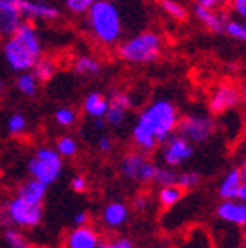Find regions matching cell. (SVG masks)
I'll use <instances>...</instances> for the list:
<instances>
[{
	"label": "cell",
	"mask_w": 246,
	"mask_h": 248,
	"mask_svg": "<svg viewBox=\"0 0 246 248\" xmlns=\"http://www.w3.org/2000/svg\"><path fill=\"white\" fill-rule=\"evenodd\" d=\"M180 122V113L172 100L160 97L152 100L138 115L132 127V141L138 150L148 153L172 136Z\"/></svg>",
	"instance_id": "cell-1"
},
{
	"label": "cell",
	"mask_w": 246,
	"mask_h": 248,
	"mask_svg": "<svg viewBox=\"0 0 246 248\" xmlns=\"http://www.w3.org/2000/svg\"><path fill=\"white\" fill-rule=\"evenodd\" d=\"M2 57L13 72L32 71L44 57V41L33 21H23L13 33L2 39Z\"/></svg>",
	"instance_id": "cell-2"
},
{
	"label": "cell",
	"mask_w": 246,
	"mask_h": 248,
	"mask_svg": "<svg viewBox=\"0 0 246 248\" xmlns=\"http://www.w3.org/2000/svg\"><path fill=\"white\" fill-rule=\"evenodd\" d=\"M86 32L104 48H114L125 35V19L116 0H95L85 15Z\"/></svg>",
	"instance_id": "cell-3"
},
{
	"label": "cell",
	"mask_w": 246,
	"mask_h": 248,
	"mask_svg": "<svg viewBox=\"0 0 246 248\" xmlns=\"http://www.w3.org/2000/svg\"><path fill=\"white\" fill-rule=\"evenodd\" d=\"M164 37L156 30L144 29L123 37L116 44V53L122 62L128 65H150L162 57Z\"/></svg>",
	"instance_id": "cell-4"
},
{
	"label": "cell",
	"mask_w": 246,
	"mask_h": 248,
	"mask_svg": "<svg viewBox=\"0 0 246 248\" xmlns=\"http://www.w3.org/2000/svg\"><path fill=\"white\" fill-rule=\"evenodd\" d=\"M44 218L43 204H35L23 199L16 194L13 199L7 201V204L0 210V224L13 225L18 229H33L41 225Z\"/></svg>",
	"instance_id": "cell-5"
},
{
	"label": "cell",
	"mask_w": 246,
	"mask_h": 248,
	"mask_svg": "<svg viewBox=\"0 0 246 248\" xmlns=\"http://www.w3.org/2000/svg\"><path fill=\"white\" fill-rule=\"evenodd\" d=\"M27 169L30 178H35L46 185H53L63 174V158L55 150V146H41L30 157Z\"/></svg>",
	"instance_id": "cell-6"
},
{
	"label": "cell",
	"mask_w": 246,
	"mask_h": 248,
	"mask_svg": "<svg viewBox=\"0 0 246 248\" xmlns=\"http://www.w3.org/2000/svg\"><path fill=\"white\" fill-rule=\"evenodd\" d=\"M156 166L152 162L144 152H128L123 155L122 162H120V171L127 180L130 182H139V183H150L155 180L156 174Z\"/></svg>",
	"instance_id": "cell-7"
},
{
	"label": "cell",
	"mask_w": 246,
	"mask_h": 248,
	"mask_svg": "<svg viewBox=\"0 0 246 248\" xmlns=\"http://www.w3.org/2000/svg\"><path fill=\"white\" fill-rule=\"evenodd\" d=\"M176 130H180L181 136L190 143H206L215 134V122L204 113H190L180 118Z\"/></svg>",
	"instance_id": "cell-8"
},
{
	"label": "cell",
	"mask_w": 246,
	"mask_h": 248,
	"mask_svg": "<svg viewBox=\"0 0 246 248\" xmlns=\"http://www.w3.org/2000/svg\"><path fill=\"white\" fill-rule=\"evenodd\" d=\"M162 144V160L169 167L181 166L194 155V143H190L181 134H172Z\"/></svg>",
	"instance_id": "cell-9"
},
{
	"label": "cell",
	"mask_w": 246,
	"mask_h": 248,
	"mask_svg": "<svg viewBox=\"0 0 246 248\" xmlns=\"http://www.w3.org/2000/svg\"><path fill=\"white\" fill-rule=\"evenodd\" d=\"M25 21H57L62 9L53 0H21Z\"/></svg>",
	"instance_id": "cell-10"
},
{
	"label": "cell",
	"mask_w": 246,
	"mask_h": 248,
	"mask_svg": "<svg viewBox=\"0 0 246 248\" xmlns=\"http://www.w3.org/2000/svg\"><path fill=\"white\" fill-rule=\"evenodd\" d=\"M132 106H134V100L128 92H122V90L114 92L113 95L109 97V106L104 115L106 125L114 127V129L122 127L125 124V120H127L128 111L132 109Z\"/></svg>",
	"instance_id": "cell-11"
},
{
	"label": "cell",
	"mask_w": 246,
	"mask_h": 248,
	"mask_svg": "<svg viewBox=\"0 0 246 248\" xmlns=\"http://www.w3.org/2000/svg\"><path fill=\"white\" fill-rule=\"evenodd\" d=\"M239 100H241L239 88L231 85V83H222L209 95V111L215 115H223V113L231 111L232 108H236L239 104Z\"/></svg>",
	"instance_id": "cell-12"
},
{
	"label": "cell",
	"mask_w": 246,
	"mask_h": 248,
	"mask_svg": "<svg viewBox=\"0 0 246 248\" xmlns=\"http://www.w3.org/2000/svg\"><path fill=\"white\" fill-rule=\"evenodd\" d=\"M21 0H0V41L23 23Z\"/></svg>",
	"instance_id": "cell-13"
},
{
	"label": "cell",
	"mask_w": 246,
	"mask_h": 248,
	"mask_svg": "<svg viewBox=\"0 0 246 248\" xmlns=\"http://www.w3.org/2000/svg\"><path fill=\"white\" fill-rule=\"evenodd\" d=\"M99 232L88 225H74V229L67 234L65 248H99Z\"/></svg>",
	"instance_id": "cell-14"
},
{
	"label": "cell",
	"mask_w": 246,
	"mask_h": 248,
	"mask_svg": "<svg viewBox=\"0 0 246 248\" xmlns=\"http://www.w3.org/2000/svg\"><path fill=\"white\" fill-rule=\"evenodd\" d=\"M216 215L234 227H243L246 225V204L237 199H223L222 204L216 208Z\"/></svg>",
	"instance_id": "cell-15"
},
{
	"label": "cell",
	"mask_w": 246,
	"mask_h": 248,
	"mask_svg": "<svg viewBox=\"0 0 246 248\" xmlns=\"http://www.w3.org/2000/svg\"><path fill=\"white\" fill-rule=\"evenodd\" d=\"M108 106H109V97L106 93L97 90L88 92L85 95V99H83V113L92 120L104 118Z\"/></svg>",
	"instance_id": "cell-16"
},
{
	"label": "cell",
	"mask_w": 246,
	"mask_h": 248,
	"mask_svg": "<svg viewBox=\"0 0 246 248\" xmlns=\"http://www.w3.org/2000/svg\"><path fill=\"white\" fill-rule=\"evenodd\" d=\"M194 16L197 18L199 23H202L208 30L215 33H222L223 27H225V16L216 9H209V7H202V5H195L194 7Z\"/></svg>",
	"instance_id": "cell-17"
},
{
	"label": "cell",
	"mask_w": 246,
	"mask_h": 248,
	"mask_svg": "<svg viewBox=\"0 0 246 248\" xmlns=\"http://www.w3.org/2000/svg\"><path fill=\"white\" fill-rule=\"evenodd\" d=\"M47 188H49V185L39 182L35 178H30V180H27V182H23L19 185L18 196L30 201V202H35V204H43L44 199H46Z\"/></svg>",
	"instance_id": "cell-18"
},
{
	"label": "cell",
	"mask_w": 246,
	"mask_h": 248,
	"mask_svg": "<svg viewBox=\"0 0 246 248\" xmlns=\"http://www.w3.org/2000/svg\"><path fill=\"white\" fill-rule=\"evenodd\" d=\"M72 69L76 74L79 76H85V78H93V76H99L100 71H102V63L97 57L90 55V53H81L74 58V62H72Z\"/></svg>",
	"instance_id": "cell-19"
},
{
	"label": "cell",
	"mask_w": 246,
	"mask_h": 248,
	"mask_svg": "<svg viewBox=\"0 0 246 248\" xmlns=\"http://www.w3.org/2000/svg\"><path fill=\"white\" fill-rule=\"evenodd\" d=\"M127 217H128V208L123 202H120V201L109 202V204H106L104 210H102V222H104V225L113 227V229L125 224Z\"/></svg>",
	"instance_id": "cell-20"
},
{
	"label": "cell",
	"mask_w": 246,
	"mask_h": 248,
	"mask_svg": "<svg viewBox=\"0 0 246 248\" xmlns=\"http://www.w3.org/2000/svg\"><path fill=\"white\" fill-rule=\"evenodd\" d=\"M15 88L23 97H35L39 88H41V83H39V79L35 78V74L32 71H25L16 74Z\"/></svg>",
	"instance_id": "cell-21"
},
{
	"label": "cell",
	"mask_w": 246,
	"mask_h": 248,
	"mask_svg": "<svg viewBox=\"0 0 246 248\" xmlns=\"http://www.w3.org/2000/svg\"><path fill=\"white\" fill-rule=\"evenodd\" d=\"M243 185V178L239 169H232L225 174V178L222 180L220 186H218V194L222 199H236L239 186Z\"/></svg>",
	"instance_id": "cell-22"
},
{
	"label": "cell",
	"mask_w": 246,
	"mask_h": 248,
	"mask_svg": "<svg viewBox=\"0 0 246 248\" xmlns=\"http://www.w3.org/2000/svg\"><path fill=\"white\" fill-rule=\"evenodd\" d=\"M57 71H58L57 62H55L53 58H49V57L39 58L37 63L32 67V72L35 74V78L39 79V83H41V85H43V83L51 81L53 78L57 76Z\"/></svg>",
	"instance_id": "cell-23"
},
{
	"label": "cell",
	"mask_w": 246,
	"mask_h": 248,
	"mask_svg": "<svg viewBox=\"0 0 246 248\" xmlns=\"http://www.w3.org/2000/svg\"><path fill=\"white\" fill-rule=\"evenodd\" d=\"M183 194L184 190L178 183H174V185H164L160 188V192H158V201H160V204L164 208H170V206L178 204L183 199Z\"/></svg>",
	"instance_id": "cell-24"
},
{
	"label": "cell",
	"mask_w": 246,
	"mask_h": 248,
	"mask_svg": "<svg viewBox=\"0 0 246 248\" xmlns=\"http://www.w3.org/2000/svg\"><path fill=\"white\" fill-rule=\"evenodd\" d=\"M55 150L60 153L62 158H72L76 157L77 152H79V143H77V139L74 136H60L57 139V143H55Z\"/></svg>",
	"instance_id": "cell-25"
},
{
	"label": "cell",
	"mask_w": 246,
	"mask_h": 248,
	"mask_svg": "<svg viewBox=\"0 0 246 248\" xmlns=\"http://www.w3.org/2000/svg\"><path fill=\"white\" fill-rule=\"evenodd\" d=\"M4 241L7 245V248H32L30 239L21 232V229L7 225L4 229Z\"/></svg>",
	"instance_id": "cell-26"
},
{
	"label": "cell",
	"mask_w": 246,
	"mask_h": 248,
	"mask_svg": "<svg viewBox=\"0 0 246 248\" xmlns=\"http://www.w3.org/2000/svg\"><path fill=\"white\" fill-rule=\"evenodd\" d=\"M158 5H160L164 15H167L170 19H176V21H184L188 16V11L180 0H158Z\"/></svg>",
	"instance_id": "cell-27"
},
{
	"label": "cell",
	"mask_w": 246,
	"mask_h": 248,
	"mask_svg": "<svg viewBox=\"0 0 246 248\" xmlns=\"http://www.w3.org/2000/svg\"><path fill=\"white\" fill-rule=\"evenodd\" d=\"M5 127H7V132H9L11 136H15V138L23 136V134L27 132V129H29V118H27V115L21 113V111H15V113L7 118Z\"/></svg>",
	"instance_id": "cell-28"
},
{
	"label": "cell",
	"mask_w": 246,
	"mask_h": 248,
	"mask_svg": "<svg viewBox=\"0 0 246 248\" xmlns=\"http://www.w3.org/2000/svg\"><path fill=\"white\" fill-rule=\"evenodd\" d=\"M53 118H55V124H57L58 127L71 129L77 122V111L74 109V108H71V106H60V108L55 111Z\"/></svg>",
	"instance_id": "cell-29"
},
{
	"label": "cell",
	"mask_w": 246,
	"mask_h": 248,
	"mask_svg": "<svg viewBox=\"0 0 246 248\" xmlns=\"http://www.w3.org/2000/svg\"><path fill=\"white\" fill-rule=\"evenodd\" d=\"M223 33H227L229 37L237 39V41H246V19H225Z\"/></svg>",
	"instance_id": "cell-30"
},
{
	"label": "cell",
	"mask_w": 246,
	"mask_h": 248,
	"mask_svg": "<svg viewBox=\"0 0 246 248\" xmlns=\"http://www.w3.org/2000/svg\"><path fill=\"white\" fill-rule=\"evenodd\" d=\"M95 0H63V9L74 16H85Z\"/></svg>",
	"instance_id": "cell-31"
},
{
	"label": "cell",
	"mask_w": 246,
	"mask_h": 248,
	"mask_svg": "<svg viewBox=\"0 0 246 248\" xmlns=\"http://www.w3.org/2000/svg\"><path fill=\"white\" fill-rule=\"evenodd\" d=\"M155 183H158L160 186L164 185H174V183H178V174L174 172V169L172 167H158L156 169V174H155V180H153Z\"/></svg>",
	"instance_id": "cell-32"
},
{
	"label": "cell",
	"mask_w": 246,
	"mask_h": 248,
	"mask_svg": "<svg viewBox=\"0 0 246 248\" xmlns=\"http://www.w3.org/2000/svg\"><path fill=\"white\" fill-rule=\"evenodd\" d=\"M199 174L194 171H186L183 174H178V185L183 188V190H190V188H194V186L199 185Z\"/></svg>",
	"instance_id": "cell-33"
},
{
	"label": "cell",
	"mask_w": 246,
	"mask_h": 248,
	"mask_svg": "<svg viewBox=\"0 0 246 248\" xmlns=\"http://www.w3.org/2000/svg\"><path fill=\"white\" fill-rule=\"evenodd\" d=\"M227 5L236 19H246V0H229Z\"/></svg>",
	"instance_id": "cell-34"
},
{
	"label": "cell",
	"mask_w": 246,
	"mask_h": 248,
	"mask_svg": "<svg viewBox=\"0 0 246 248\" xmlns=\"http://www.w3.org/2000/svg\"><path fill=\"white\" fill-rule=\"evenodd\" d=\"M71 188L76 194H83V192L88 190V180H86L83 174H76V176L71 180Z\"/></svg>",
	"instance_id": "cell-35"
},
{
	"label": "cell",
	"mask_w": 246,
	"mask_h": 248,
	"mask_svg": "<svg viewBox=\"0 0 246 248\" xmlns=\"http://www.w3.org/2000/svg\"><path fill=\"white\" fill-rule=\"evenodd\" d=\"M99 248H134V243L127 238H120V239H116V241L99 243Z\"/></svg>",
	"instance_id": "cell-36"
},
{
	"label": "cell",
	"mask_w": 246,
	"mask_h": 248,
	"mask_svg": "<svg viewBox=\"0 0 246 248\" xmlns=\"http://www.w3.org/2000/svg\"><path fill=\"white\" fill-rule=\"evenodd\" d=\"M197 4L202 5V7H209V9H223V7H227L229 0H197Z\"/></svg>",
	"instance_id": "cell-37"
},
{
	"label": "cell",
	"mask_w": 246,
	"mask_h": 248,
	"mask_svg": "<svg viewBox=\"0 0 246 248\" xmlns=\"http://www.w3.org/2000/svg\"><path fill=\"white\" fill-rule=\"evenodd\" d=\"M97 148H99V152H102V153L113 152V148H114L113 139L109 138V136H102V138H99V141H97Z\"/></svg>",
	"instance_id": "cell-38"
},
{
	"label": "cell",
	"mask_w": 246,
	"mask_h": 248,
	"mask_svg": "<svg viewBox=\"0 0 246 248\" xmlns=\"http://www.w3.org/2000/svg\"><path fill=\"white\" fill-rule=\"evenodd\" d=\"M72 222H74V225H88L90 224V215L86 211H77Z\"/></svg>",
	"instance_id": "cell-39"
},
{
	"label": "cell",
	"mask_w": 246,
	"mask_h": 248,
	"mask_svg": "<svg viewBox=\"0 0 246 248\" xmlns=\"http://www.w3.org/2000/svg\"><path fill=\"white\" fill-rule=\"evenodd\" d=\"M237 201H241V202H245L246 204V183H243L241 186H239V192H237Z\"/></svg>",
	"instance_id": "cell-40"
},
{
	"label": "cell",
	"mask_w": 246,
	"mask_h": 248,
	"mask_svg": "<svg viewBox=\"0 0 246 248\" xmlns=\"http://www.w3.org/2000/svg\"><path fill=\"white\" fill-rule=\"evenodd\" d=\"M134 204H136V208H139V210H142V208L146 206V199H144V197H138V199L134 201Z\"/></svg>",
	"instance_id": "cell-41"
},
{
	"label": "cell",
	"mask_w": 246,
	"mask_h": 248,
	"mask_svg": "<svg viewBox=\"0 0 246 248\" xmlns=\"http://www.w3.org/2000/svg\"><path fill=\"white\" fill-rule=\"evenodd\" d=\"M239 95H241V100H239V102H243V106H245V109H246V83L241 86V90H239Z\"/></svg>",
	"instance_id": "cell-42"
},
{
	"label": "cell",
	"mask_w": 246,
	"mask_h": 248,
	"mask_svg": "<svg viewBox=\"0 0 246 248\" xmlns=\"http://www.w3.org/2000/svg\"><path fill=\"white\" fill-rule=\"evenodd\" d=\"M239 172H241V178H243V183H246V158H245V162H243L241 169H239Z\"/></svg>",
	"instance_id": "cell-43"
},
{
	"label": "cell",
	"mask_w": 246,
	"mask_h": 248,
	"mask_svg": "<svg viewBox=\"0 0 246 248\" xmlns=\"http://www.w3.org/2000/svg\"><path fill=\"white\" fill-rule=\"evenodd\" d=\"M2 93H4V83L0 81V97H2Z\"/></svg>",
	"instance_id": "cell-44"
},
{
	"label": "cell",
	"mask_w": 246,
	"mask_h": 248,
	"mask_svg": "<svg viewBox=\"0 0 246 248\" xmlns=\"http://www.w3.org/2000/svg\"><path fill=\"white\" fill-rule=\"evenodd\" d=\"M241 248H246V239L243 241V247H241Z\"/></svg>",
	"instance_id": "cell-45"
}]
</instances>
